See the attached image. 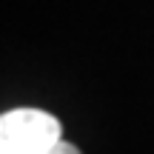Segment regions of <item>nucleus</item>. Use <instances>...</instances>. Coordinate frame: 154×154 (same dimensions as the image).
Returning a JSON list of instances; mask_svg holds the SVG:
<instances>
[{
  "label": "nucleus",
  "mask_w": 154,
  "mask_h": 154,
  "mask_svg": "<svg viewBox=\"0 0 154 154\" xmlns=\"http://www.w3.org/2000/svg\"><path fill=\"white\" fill-rule=\"evenodd\" d=\"M60 123L40 109H14L0 114V151L3 154H43L57 143Z\"/></svg>",
  "instance_id": "1"
},
{
  "label": "nucleus",
  "mask_w": 154,
  "mask_h": 154,
  "mask_svg": "<svg viewBox=\"0 0 154 154\" xmlns=\"http://www.w3.org/2000/svg\"><path fill=\"white\" fill-rule=\"evenodd\" d=\"M43 154H80V151H77L72 143H66V140H57V143L51 146V149H46Z\"/></svg>",
  "instance_id": "2"
},
{
  "label": "nucleus",
  "mask_w": 154,
  "mask_h": 154,
  "mask_svg": "<svg viewBox=\"0 0 154 154\" xmlns=\"http://www.w3.org/2000/svg\"><path fill=\"white\" fill-rule=\"evenodd\" d=\"M0 154H3V151H0Z\"/></svg>",
  "instance_id": "3"
}]
</instances>
